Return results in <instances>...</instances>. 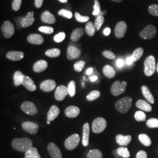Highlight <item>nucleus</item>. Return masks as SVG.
<instances>
[{
	"instance_id": "de8ad7c7",
	"label": "nucleus",
	"mask_w": 158,
	"mask_h": 158,
	"mask_svg": "<svg viewBox=\"0 0 158 158\" xmlns=\"http://www.w3.org/2000/svg\"><path fill=\"white\" fill-rule=\"evenodd\" d=\"M147 126L149 128H158V119L150 118L147 121Z\"/></svg>"
},
{
	"instance_id": "4d7b16f0",
	"label": "nucleus",
	"mask_w": 158,
	"mask_h": 158,
	"mask_svg": "<svg viewBox=\"0 0 158 158\" xmlns=\"http://www.w3.org/2000/svg\"><path fill=\"white\" fill-rule=\"evenodd\" d=\"M134 62V59H133L132 56H128L126 59V63H127V64H128V65L132 64Z\"/></svg>"
},
{
	"instance_id": "5701e85b",
	"label": "nucleus",
	"mask_w": 158,
	"mask_h": 158,
	"mask_svg": "<svg viewBox=\"0 0 158 158\" xmlns=\"http://www.w3.org/2000/svg\"><path fill=\"white\" fill-rule=\"evenodd\" d=\"M22 85L29 91H34L36 90V86L34 83V80L28 76H24Z\"/></svg>"
},
{
	"instance_id": "a19ab883",
	"label": "nucleus",
	"mask_w": 158,
	"mask_h": 158,
	"mask_svg": "<svg viewBox=\"0 0 158 158\" xmlns=\"http://www.w3.org/2000/svg\"><path fill=\"white\" fill-rule=\"evenodd\" d=\"M94 11L93 12V15L94 16H97L98 17L100 12H102L101 11V6H100V2L98 0H94Z\"/></svg>"
},
{
	"instance_id": "aec40b11",
	"label": "nucleus",
	"mask_w": 158,
	"mask_h": 158,
	"mask_svg": "<svg viewBox=\"0 0 158 158\" xmlns=\"http://www.w3.org/2000/svg\"><path fill=\"white\" fill-rule=\"evenodd\" d=\"M40 19L43 23L48 24H53L56 21L55 17L49 11L44 12L40 15Z\"/></svg>"
},
{
	"instance_id": "4468645a",
	"label": "nucleus",
	"mask_w": 158,
	"mask_h": 158,
	"mask_svg": "<svg viewBox=\"0 0 158 158\" xmlns=\"http://www.w3.org/2000/svg\"><path fill=\"white\" fill-rule=\"evenodd\" d=\"M48 151L52 158H62V153L56 145L51 142L48 145Z\"/></svg>"
},
{
	"instance_id": "37998d69",
	"label": "nucleus",
	"mask_w": 158,
	"mask_h": 158,
	"mask_svg": "<svg viewBox=\"0 0 158 158\" xmlns=\"http://www.w3.org/2000/svg\"><path fill=\"white\" fill-rule=\"evenodd\" d=\"M147 118V115L143 111H138L135 114V118L137 121H144Z\"/></svg>"
},
{
	"instance_id": "9b49d317",
	"label": "nucleus",
	"mask_w": 158,
	"mask_h": 158,
	"mask_svg": "<svg viewBox=\"0 0 158 158\" xmlns=\"http://www.w3.org/2000/svg\"><path fill=\"white\" fill-rule=\"evenodd\" d=\"M23 130L29 134L35 135L36 134L39 129L38 125L30 121H26L23 123L22 124Z\"/></svg>"
},
{
	"instance_id": "393cba45",
	"label": "nucleus",
	"mask_w": 158,
	"mask_h": 158,
	"mask_svg": "<svg viewBox=\"0 0 158 158\" xmlns=\"http://www.w3.org/2000/svg\"><path fill=\"white\" fill-rule=\"evenodd\" d=\"M59 114H60V110L59 107L56 105H53L50 108L48 113L47 119L49 121H52L56 118L58 115H59Z\"/></svg>"
},
{
	"instance_id": "2f4dec72",
	"label": "nucleus",
	"mask_w": 158,
	"mask_h": 158,
	"mask_svg": "<svg viewBox=\"0 0 158 158\" xmlns=\"http://www.w3.org/2000/svg\"><path fill=\"white\" fill-rule=\"evenodd\" d=\"M96 30L94 23H93L92 22H88L86 23L85 31L89 36H94L96 33Z\"/></svg>"
},
{
	"instance_id": "2eb2a0df",
	"label": "nucleus",
	"mask_w": 158,
	"mask_h": 158,
	"mask_svg": "<svg viewBox=\"0 0 158 158\" xmlns=\"http://www.w3.org/2000/svg\"><path fill=\"white\" fill-rule=\"evenodd\" d=\"M81 56V51L74 46H69L67 49V58L69 60H74Z\"/></svg>"
},
{
	"instance_id": "c756f323",
	"label": "nucleus",
	"mask_w": 158,
	"mask_h": 158,
	"mask_svg": "<svg viewBox=\"0 0 158 158\" xmlns=\"http://www.w3.org/2000/svg\"><path fill=\"white\" fill-rule=\"evenodd\" d=\"M25 75L20 71H16L14 74V82L15 86H19L23 83Z\"/></svg>"
},
{
	"instance_id": "bf43d9fd",
	"label": "nucleus",
	"mask_w": 158,
	"mask_h": 158,
	"mask_svg": "<svg viewBox=\"0 0 158 158\" xmlns=\"http://www.w3.org/2000/svg\"><path fill=\"white\" fill-rule=\"evenodd\" d=\"M113 155H114V156L116 158H123V157H121V156H119L118 154L117 153V150H114V151H113Z\"/></svg>"
},
{
	"instance_id": "680f3d73",
	"label": "nucleus",
	"mask_w": 158,
	"mask_h": 158,
	"mask_svg": "<svg viewBox=\"0 0 158 158\" xmlns=\"http://www.w3.org/2000/svg\"><path fill=\"white\" fill-rule=\"evenodd\" d=\"M98 79V77H97V76H93V77H91L90 78L91 81H92V82H94V81H96V80H97Z\"/></svg>"
},
{
	"instance_id": "864d4df0",
	"label": "nucleus",
	"mask_w": 158,
	"mask_h": 158,
	"mask_svg": "<svg viewBox=\"0 0 158 158\" xmlns=\"http://www.w3.org/2000/svg\"><path fill=\"white\" fill-rule=\"evenodd\" d=\"M136 158H148L147 153L144 151H140L137 153Z\"/></svg>"
},
{
	"instance_id": "603ef678",
	"label": "nucleus",
	"mask_w": 158,
	"mask_h": 158,
	"mask_svg": "<svg viewBox=\"0 0 158 158\" xmlns=\"http://www.w3.org/2000/svg\"><path fill=\"white\" fill-rule=\"evenodd\" d=\"M102 55L104 57L106 58L111 59V60H114L115 59V55L110 51H104L102 52Z\"/></svg>"
},
{
	"instance_id": "052dcab7",
	"label": "nucleus",
	"mask_w": 158,
	"mask_h": 158,
	"mask_svg": "<svg viewBox=\"0 0 158 158\" xmlns=\"http://www.w3.org/2000/svg\"><path fill=\"white\" fill-rule=\"evenodd\" d=\"M93 68H89V69H88L87 70H86V74H88V75H90L91 74L93 73Z\"/></svg>"
},
{
	"instance_id": "f704fd0d",
	"label": "nucleus",
	"mask_w": 158,
	"mask_h": 158,
	"mask_svg": "<svg viewBox=\"0 0 158 158\" xmlns=\"http://www.w3.org/2000/svg\"><path fill=\"white\" fill-rule=\"evenodd\" d=\"M61 53L60 50L57 48H53V49H50L48 51H46V56L49 57H57L59 56Z\"/></svg>"
},
{
	"instance_id": "4be33fe9",
	"label": "nucleus",
	"mask_w": 158,
	"mask_h": 158,
	"mask_svg": "<svg viewBox=\"0 0 158 158\" xmlns=\"http://www.w3.org/2000/svg\"><path fill=\"white\" fill-rule=\"evenodd\" d=\"M48 66V63L45 60H40L35 63L33 70L36 73H41L45 71Z\"/></svg>"
},
{
	"instance_id": "f8f14e48",
	"label": "nucleus",
	"mask_w": 158,
	"mask_h": 158,
	"mask_svg": "<svg viewBox=\"0 0 158 158\" xmlns=\"http://www.w3.org/2000/svg\"><path fill=\"white\" fill-rule=\"evenodd\" d=\"M68 87L65 85H61L57 87L56 90L55 92V97L57 101L62 102L68 96Z\"/></svg>"
},
{
	"instance_id": "7c9ffc66",
	"label": "nucleus",
	"mask_w": 158,
	"mask_h": 158,
	"mask_svg": "<svg viewBox=\"0 0 158 158\" xmlns=\"http://www.w3.org/2000/svg\"><path fill=\"white\" fill-rule=\"evenodd\" d=\"M25 158H41V156L37 149L35 147H32L25 152Z\"/></svg>"
},
{
	"instance_id": "69168bd1",
	"label": "nucleus",
	"mask_w": 158,
	"mask_h": 158,
	"mask_svg": "<svg viewBox=\"0 0 158 158\" xmlns=\"http://www.w3.org/2000/svg\"><path fill=\"white\" fill-rule=\"evenodd\" d=\"M50 122H51V121H49L48 120V121H47V124H51Z\"/></svg>"
},
{
	"instance_id": "72a5a7b5",
	"label": "nucleus",
	"mask_w": 158,
	"mask_h": 158,
	"mask_svg": "<svg viewBox=\"0 0 158 158\" xmlns=\"http://www.w3.org/2000/svg\"><path fill=\"white\" fill-rule=\"evenodd\" d=\"M86 158H102V153L98 149H91L87 153Z\"/></svg>"
},
{
	"instance_id": "473e14b6",
	"label": "nucleus",
	"mask_w": 158,
	"mask_h": 158,
	"mask_svg": "<svg viewBox=\"0 0 158 158\" xmlns=\"http://www.w3.org/2000/svg\"><path fill=\"white\" fill-rule=\"evenodd\" d=\"M138 138L139 140L141 142L142 144H143L145 147H149L152 143L151 138L147 134H140L138 136Z\"/></svg>"
},
{
	"instance_id": "a878e982",
	"label": "nucleus",
	"mask_w": 158,
	"mask_h": 158,
	"mask_svg": "<svg viewBox=\"0 0 158 158\" xmlns=\"http://www.w3.org/2000/svg\"><path fill=\"white\" fill-rule=\"evenodd\" d=\"M141 90L142 94L147 101L151 104H153L155 102L154 97L153 96L151 91L149 90V89L146 85H143L142 87Z\"/></svg>"
},
{
	"instance_id": "9d476101",
	"label": "nucleus",
	"mask_w": 158,
	"mask_h": 158,
	"mask_svg": "<svg viewBox=\"0 0 158 158\" xmlns=\"http://www.w3.org/2000/svg\"><path fill=\"white\" fill-rule=\"evenodd\" d=\"M127 30V25L124 21L117 23L114 29V34L117 38L121 39L124 36Z\"/></svg>"
},
{
	"instance_id": "f3484780",
	"label": "nucleus",
	"mask_w": 158,
	"mask_h": 158,
	"mask_svg": "<svg viewBox=\"0 0 158 158\" xmlns=\"http://www.w3.org/2000/svg\"><path fill=\"white\" fill-rule=\"evenodd\" d=\"M27 40L29 44L36 45H40L44 42V38L42 35L36 34L29 35L27 38Z\"/></svg>"
},
{
	"instance_id": "6e6552de",
	"label": "nucleus",
	"mask_w": 158,
	"mask_h": 158,
	"mask_svg": "<svg viewBox=\"0 0 158 158\" xmlns=\"http://www.w3.org/2000/svg\"><path fill=\"white\" fill-rule=\"evenodd\" d=\"M1 31L4 37L6 39H9L14 34L15 28L11 21H6L1 27Z\"/></svg>"
},
{
	"instance_id": "b1692460",
	"label": "nucleus",
	"mask_w": 158,
	"mask_h": 158,
	"mask_svg": "<svg viewBox=\"0 0 158 158\" xmlns=\"http://www.w3.org/2000/svg\"><path fill=\"white\" fill-rule=\"evenodd\" d=\"M116 142L119 145L122 147H125L130 144L132 140V137L131 135H123L119 134L116 136Z\"/></svg>"
},
{
	"instance_id": "13d9d810",
	"label": "nucleus",
	"mask_w": 158,
	"mask_h": 158,
	"mask_svg": "<svg viewBox=\"0 0 158 158\" xmlns=\"http://www.w3.org/2000/svg\"><path fill=\"white\" fill-rule=\"evenodd\" d=\"M103 32H104V35L108 36L111 33V29L110 28H106L104 29Z\"/></svg>"
},
{
	"instance_id": "423d86ee",
	"label": "nucleus",
	"mask_w": 158,
	"mask_h": 158,
	"mask_svg": "<svg viewBox=\"0 0 158 158\" xmlns=\"http://www.w3.org/2000/svg\"><path fill=\"white\" fill-rule=\"evenodd\" d=\"M80 141V137L77 134H74L70 136L64 141V147L69 151L76 148Z\"/></svg>"
},
{
	"instance_id": "e2e57ef3",
	"label": "nucleus",
	"mask_w": 158,
	"mask_h": 158,
	"mask_svg": "<svg viewBox=\"0 0 158 158\" xmlns=\"http://www.w3.org/2000/svg\"><path fill=\"white\" fill-rule=\"evenodd\" d=\"M58 1L62 3H67L68 1V0H58Z\"/></svg>"
},
{
	"instance_id": "79ce46f5",
	"label": "nucleus",
	"mask_w": 158,
	"mask_h": 158,
	"mask_svg": "<svg viewBox=\"0 0 158 158\" xmlns=\"http://www.w3.org/2000/svg\"><path fill=\"white\" fill-rule=\"evenodd\" d=\"M58 15L62 17L66 18L68 19H71L73 17V14L72 12L64 9H61L58 12Z\"/></svg>"
},
{
	"instance_id": "09e8293b",
	"label": "nucleus",
	"mask_w": 158,
	"mask_h": 158,
	"mask_svg": "<svg viewBox=\"0 0 158 158\" xmlns=\"http://www.w3.org/2000/svg\"><path fill=\"white\" fill-rule=\"evenodd\" d=\"M38 30L40 31V32L44 33V34H52L53 31H54V29L51 27H47V26H42L40 27L38 29Z\"/></svg>"
},
{
	"instance_id": "58836bf2",
	"label": "nucleus",
	"mask_w": 158,
	"mask_h": 158,
	"mask_svg": "<svg viewBox=\"0 0 158 158\" xmlns=\"http://www.w3.org/2000/svg\"><path fill=\"white\" fill-rule=\"evenodd\" d=\"M68 89L69 96L72 97L75 96L76 89V83L74 81L72 80L69 82V83L68 84Z\"/></svg>"
},
{
	"instance_id": "4c0bfd02",
	"label": "nucleus",
	"mask_w": 158,
	"mask_h": 158,
	"mask_svg": "<svg viewBox=\"0 0 158 158\" xmlns=\"http://www.w3.org/2000/svg\"><path fill=\"white\" fill-rule=\"evenodd\" d=\"M101 95L100 92L98 90H93L90 92L87 96V100L89 102H92L94 100H96L98 98L100 97Z\"/></svg>"
},
{
	"instance_id": "20e7f679",
	"label": "nucleus",
	"mask_w": 158,
	"mask_h": 158,
	"mask_svg": "<svg viewBox=\"0 0 158 158\" xmlns=\"http://www.w3.org/2000/svg\"><path fill=\"white\" fill-rule=\"evenodd\" d=\"M156 34V27L153 25L149 24L139 32V36L141 37V38L143 40H151L155 36Z\"/></svg>"
},
{
	"instance_id": "7ed1b4c3",
	"label": "nucleus",
	"mask_w": 158,
	"mask_h": 158,
	"mask_svg": "<svg viewBox=\"0 0 158 158\" xmlns=\"http://www.w3.org/2000/svg\"><path fill=\"white\" fill-rule=\"evenodd\" d=\"M156 69V60L153 56L147 57L144 62V73L148 77H150L155 73Z\"/></svg>"
},
{
	"instance_id": "6ab92c4d",
	"label": "nucleus",
	"mask_w": 158,
	"mask_h": 158,
	"mask_svg": "<svg viewBox=\"0 0 158 158\" xmlns=\"http://www.w3.org/2000/svg\"><path fill=\"white\" fill-rule=\"evenodd\" d=\"M89 136H90V125L89 124L85 123L83 127V138L82 144L84 147H87L89 144Z\"/></svg>"
},
{
	"instance_id": "f257e3e1",
	"label": "nucleus",
	"mask_w": 158,
	"mask_h": 158,
	"mask_svg": "<svg viewBox=\"0 0 158 158\" xmlns=\"http://www.w3.org/2000/svg\"><path fill=\"white\" fill-rule=\"evenodd\" d=\"M12 147L17 151L27 152L32 148L33 143L32 141L27 138H15L11 142Z\"/></svg>"
},
{
	"instance_id": "ddd939ff",
	"label": "nucleus",
	"mask_w": 158,
	"mask_h": 158,
	"mask_svg": "<svg viewBox=\"0 0 158 158\" xmlns=\"http://www.w3.org/2000/svg\"><path fill=\"white\" fill-rule=\"evenodd\" d=\"M56 86V82L52 79H48L43 81L40 85L41 90L45 92H51L53 90Z\"/></svg>"
},
{
	"instance_id": "a18cd8bd",
	"label": "nucleus",
	"mask_w": 158,
	"mask_h": 158,
	"mask_svg": "<svg viewBox=\"0 0 158 158\" xmlns=\"http://www.w3.org/2000/svg\"><path fill=\"white\" fill-rule=\"evenodd\" d=\"M85 62L84 60H80L76 63L74 65V69L77 72H80L82 71L83 68H85Z\"/></svg>"
},
{
	"instance_id": "c03bdc74",
	"label": "nucleus",
	"mask_w": 158,
	"mask_h": 158,
	"mask_svg": "<svg viewBox=\"0 0 158 158\" xmlns=\"http://www.w3.org/2000/svg\"><path fill=\"white\" fill-rule=\"evenodd\" d=\"M74 17L80 23H87L89 21L90 18L87 16H82L81 15L79 12H76L74 14Z\"/></svg>"
},
{
	"instance_id": "e433bc0d",
	"label": "nucleus",
	"mask_w": 158,
	"mask_h": 158,
	"mask_svg": "<svg viewBox=\"0 0 158 158\" xmlns=\"http://www.w3.org/2000/svg\"><path fill=\"white\" fill-rule=\"evenodd\" d=\"M117 152L121 157L124 158H130V151L125 147H119L117 149Z\"/></svg>"
},
{
	"instance_id": "8fccbe9b",
	"label": "nucleus",
	"mask_w": 158,
	"mask_h": 158,
	"mask_svg": "<svg viewBox=\"0 0 158 158\" xmlns=\"http://www.w3.org/2000/svg\"><path fill=\"white\" fill-rule=\"evenodd\" d=\"M65 37H66V34L64 32H60V33L54 36L53 40L57 43H60L65 39Z\"/></svg>"
},
{
	"instance_id": "1a4fd4ad",
	"label": "nucleus",
	"mask_w": 158,
	"mask_h": 158,
	"mask_svg": "<svg viewBox=\"0 0 158 158\" xmlns=\"http://www.w3.org/2000/svg\"><path fill=\"white\" fill-rule=\"evenodd\" d=\"M23 111L29 115H34L38 113V109L33 102H25L21 106Z\"/></svg>"
},
{
	"instance_id": "cd10ccee",
	"label": "nucleus",
	"mask_w": 158,
	"mask_h": 158,
	"mask_svg": "<svg viewBox=\"0 0 158 158\" xmlns=\"http://www.w3.org/2000/svg\"><path fill=\"white\" fill-rule=\"evenodd\" d=\"M83 34H84V31L83 29L80 28L75 29L71 34L70 40L73 42H78L80 39L82 37Z\"/></svg>"
},
{
	"instance_id": "5fc2aeb1",
	"label": "nucleus",
	"mask_w": 158,
	"mask_h": 158,
	"mask_svg": "<svg viewBox=\"0 0 158 158\" xmlns=\"http://www.w3.org/2000/svg\"><path fill=\"white\" fill-rule=\"evenodd\" d=\"M44 0H35V6L36 8H40L42 7Z\"/></svg>"
},
{
	"instance_id": "6e6d98bb",
	"label": "nucleus",
	"mask_w": 158,
	"mask_h": 158,
	"mask_svg": "<svg viewBox=\"0 0 158 158\" xmlns=\"http://www.w3.org/2000/svg\"><path fill=\"white\" fill-rule=\"evenodd\" d=\"M116 65L118 68H123L124 65V62L122 59H118L116 62Z\"/></svg>"
},
{
	"instance_id": "39448f33",
	"label": "nucleus",
	"mask_w": 158,
	"mask_h": 158,
	"mask_svg": "<svg viewBox=\"0 0 158 158\" xmlns=\"http://www.w3.org/2000/svg\"><path fill=\"white\" fill-rule=\"evenodd\" d=\"M107 127V121L102 117H98L95 119L92 124V130L96 134H100L106 130Z\"/></svg>"
},
{
	"instance_id": "0eeeda50",
	"label": "nucleus",
	"mask_w": 158,
	"mask_h": 158,
	"mask_svg": "<svg viewBox=\"0 0 158 158\" xmlns=\"http://www.w3.org/2000/svg\"><path fill=\"white\" fill-rule=\"evenodd\" d=\"M127 85V83L125 81L122 82H120L119 81H115L111 89L112 94L114 96H118L123 94L126 90Z\"/></svg>"
},
{
	"instance_id": "49530a36",
	"label": "nucleus",
	"mask_w": 158,
	"mask_h": 158,
	"mask_svg": "<svg viewBox=\"0 0 158 158\" xmlns=\"http://www.w3.org/2000/svg\"><path fill=\"white\" fill-rule=\"evenodd\" d=\"M148 11L150 14L153 16L158 17V4H152L148 7Z\"/></svg>"
},
{
	"instance_id": "ea45409f",
	"label": "nucleus",
	"mask_w": 158,
	"mask_h": 158,
	"mask_svg": "<svg viewBox=\"0 0 158 158\" xmlns=\"http://www.w3.org/2000/svg\"><path fill=\"white\" fill-rule=\"evenodd\" d=\"M104 23V18L103 17V15H99L97 17L94 22V25L97 31H99L100 29Z\"/></svg>"
},
{
	"instance_id": "338daca9",
	"label": "nucleus",
	"mask_w": 158,
	"mask_h": 158,
	"mask_svg": "<svg viewBox=\"0 0 158 158\" xmlns=\"http://www.w3.org/2000/svg\"><path fill=\"white\" fill-rule=\"evenodd\" d=\"M156 70H157V72H158V64H157V65H156Z\"/></svg>"
},
{
	"instance_id": "f03ea898",
	"label": "nucleus",
	"mask_w": 158,
	"mask_h": 158,
	"mask_svg": "<svg viewBox=\"0 0 158 158\" xmlns=\"http://www.w3.org/2000/svg\"><path fill=\"white\" fill-rule=\"evenodd\" d=\"M132 106V98L129 97L123 98L115 103L117 110L121 114H126L129 111Z\"/></svg>"
},
{
	"instance_id": "412c9836",
	"label": "nucleus",
	"mask_w": 158,
	"mask_h": 158,
	"mask_svg": "<svg viewBox=\"0 0 158 158\" xmlns=\"http://www.w3.org/2000/svg\"><path fill=\"white\" fill-rule=\"evenodd\" d=\"M80 113V110L79 107L74 106H71L66 108L64 114L68 118H74L77 117Z\"/></svg>"
},
{
	"instance_id": "0e129e2a",
	"label": "nucleus",
	"mask_w": 158,
	"mask_h": 158,
	"mask_svg": "<svg viewBox=\"0 0 158 158\" xmlns=\"http://www.w3.org/2000/svg\"><path fill=\"white\" fill-rule=\"evenodd\" d=\"M111 1L115 2H122L123 0H111Z\"/></svg>"
},
{
	"instance_id": "c9c22d12",
	"label": "nucleus",
	"mask_w": 158,
	"mask_h": 158,
	"mask_svg": "<svg viewBox=\"0 0 158 158\" xmlns=\"http://www.w3.org/2000/svg\"><path fill=\"white\" fill-rule=\"evenodd\" d=\"M143 52H144L143 49L142 48H138L133 52L132 55L131 56L134 59V62L138 61V60H139L141 58V57L142 56V55L143 54Z\"/></svg>"
},
{
	"instance_id": "a211bd4d",
	"label": "nucleus",
	"mask_w": 158,
	"mask_h": 158,
	"mask_svg": "<svg viewBox=\"0 0 158 158\" xmlns=\"http://www.w3.org/2000/svg\"><path fill=\"white\" fill-rule=\"evenodd\" d=\"M6 57L10 60L19 61L23 58L24 53L23 52L20 51H10L6 53Z\"/></svg>"
},
{
	"instance_id": "c85d7f7f",
	"label": "nucleus",
	"mask_w": 158,
	"mask_h": 158,
	"mask_svg": "<svg viewBox=\"0 0 158 158\" xmlns=\"http://www.w3.org/2000/svg\"><path fill=\"white\" fill-rule=\"evenodd\" d=\"M102 72L104 75L109 79H113L116 74L115 69L110 65H106L102 69Z\"/></svg>"
},
{
	"instance_id": "bb28decb",
	"label": "nucleus",
	"mask_w": 158,
	"mask_h": 158,
	"mask_svg": "<svg viewBox=\"0 0 158 158\" xmlns=\"http://www.w3.org/2000/svg\"><path fill=\"white\" fill-rule=\"evenodd\" d=\"M136 106L142 110L147 112H151L152 110V106L148 102L143 100H139L136 102Z\"/></svg>"
},
{
	"instance_id": "3c124183",
	"label": "nucleus",
	"mask_w": 158,
	"mask_h": 158,
	"mask_svg": "<svg viewBox=\"0 0 158 158\" xmlns=\"http://www.w3.org/2000/svg\"><path fill=\"white\" fill-rule=\"evenodd\" d=\"M22 0H13L12 2V8L14 11H18L21 6Z\"/></svg>"
},
{
	"instance_id": "dca6fc26",
	"label": "nucleus",
	"mask_w": 158,
	"mask_h": 158,
	"mask_svg": "<svg viewBox=\"0 0 158 158\" xmlns=\"http://www.w3.org/2000/svg\"><path fill=\"white\" fill-rule=\"evenodd\" d=\"M34 15V12H29L25 17H23L22 21H21V27L23 28H28L34 23L35 20Z\"/></svg>"
}]
</instances>
